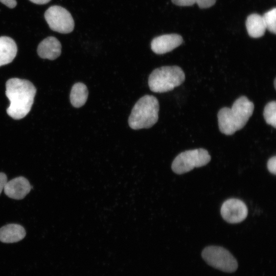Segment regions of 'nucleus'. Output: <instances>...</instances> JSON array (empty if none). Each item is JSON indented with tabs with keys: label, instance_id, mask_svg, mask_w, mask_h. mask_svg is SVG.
Masks as SVG:
<instances>
[{
	"label": "nucleus",
	"instance_id": "nucleus-9",
	"mask_svg": "<svg viewBox=\"0 0 276 276\" xmlns=\"http://www.w3.org/2000/svg\"><path fill=\"white\" fill-rule=\"evenodd\" d=\"M182 41V37L178 34H165L154 38L151 42V48L157 54H164L179 47Z\"/></svg>",
	"mask_w": 276,
	"mask_h": 276
},
{
	"label": "nucleus",
	"instance_id": "nucleus-21",
	"mask_svg": "<svg viewBox=\"0 0 276 276\" xmlns=\"http://www.w3.org/2000/svg\"><path fill=\"white\" fill-rule=\"evenodd\" d=\"M7 182V177L6 175L4 173L0 172V194Z\"/></svg>",
	"mask_w": 276,
	"mask_h": 276
},
{
	"label": "nucleus",
	"instance_id": "nucleus-1",
	"mask_svg": "<svg viewBox=\"0 0 276 276\" xmlns=\"http://www.w3.org/2000/svg\"><path fill=\"white\" fill-rule=\"evenodd\" d=\"M6 95L10 101L8 114L15 120L22 119L30 111L36 89L29 80L16 78L9 79L6 83Z\"/></svg>",
	"mask_w": 276,
	"mask_h": 276
},
{
	"label": "nucleus",
	"instance_id": "nucleus-7",
	"mask_svg": "<svg viewBox=\"0 0 276 276\" xmlns=\"http://www.w3.org/2000/svg\"><path fill=\"white\" fill-rule=\"evenodd\" d=\"M44 18L50 29L60 33L67 34L74 28V21L71 13L59 6H52L45 12Z\"/></svg>",
	"mask_w": 276,
	"mask_h": 276
},
{
	"label": "nucleus",
	"instance_id": "nucleus-6",
	"mask_svg": "<svg viewBox=\"0 0 276 276\" xmlns=\"http://www.w3.org/2000/svg\"><path fill=\"white\" fill-rule=\"evenodd\" d=\"M201 256L209 265L222 271L232 273L238 268V264L235 258L228 250L221 246H206L203 249Z\"/></svg>",
	"mask_w": 276,
	"mask_h": 276
},
{
	"label": "nucleus",
	"instance_id": "nucleus-16",
	"mask_svg": "<svg viewBox=\"0 0 276 276\" xmlns=\"http://www.w3.org/2000/svg\"><path fill=\"white\" fill-rule=\"evenodd\" d=\"M263 116L267 124L276 127V102L272 101L268 102L265 106Z\"/></svg>",
	"mask_w": 276,
	"mask_h": 276
},
{
	"label": "nucleus",
	"instance_id": "nucleus-12",
	"mask_svg": "<svg viewBox=\"0 0 276 276\" xmlns=\"http://www.w3.org/2000/svg\"><path fill=\"white\" fill-rule=\"evenodd\" d=\"M26 234V231L21 225L8 224L0 228V241L6 243L17 242L24 239Z\"/></svg>",
	"mask_w": 276,
	"mask_h": 276
},
{
	"label": "nucleus",
	"instance_id": "nucleus-8",
	"mask_svg": "<svg viewBox=\"0 0 276 276\" xmlns=\"http://www.w3.org/2000/svg\"><path fill=\"white\" fill-rule=\"evenodd\" d=\"M220 214L222 218L232 224L243 221L248 215V209L245 203L236 198L226 200L222 204Z\"/></svg>",
	"mask_w": 276,
	"mask_h": 276
},
{
	"label": "nucleus",
	"instance_id": "nucleus-14",
	"mask_svg": "<svg viewBox=\"0 0 276 276\" xmlns=\"http://www.w3.org/2000/svg\"><path fill=\"white\" fill-rule=\"evenodd\" d=\"M246 27L248 35L252 38L261 37L264 35L266 29L262 16L256 13L247 17Z\"/></svg>",
	"mask_w": 276,
	"mask_h": 276
},
{
	"label": "nucleus",
	"instance_id": "nucleus-18",
	"mask_svg": "<svg viewBox=\"0 0 276 276\" xmlns=\"http://www.w3.org/2000/svg\"><path fill=\"white\" fill-rule=\"evenodd\" d=\"M268 171L272 174H276V156L275 155L270 157L267 164Z\"/></svg>",
	"mask_w": 276,
	"mask_h": 276
},
{
	"label": "nucleus",
	"instance_id": "nucleus-17",
	"mask_svg": "<svg viewBox=\"0 0 276 276\" xmlns=\"http://www.w3.org/2000/svg\"><path fill=\"white\" fill-rule=\"evenodd\" d=\"M266 29L270 32H276V8L269 10L262 16Z\"/></svg>",
	"mask_w": 276,
	"mask_h": 276
},
{
	"label": "nucleus",
	"instance_id": "nucleus-3",
	"mask_svg": "<svg viewBox=\"0 0 276 276\" xmlns=\"http://www.w3.org/2000/svg\"><path fill=\"white\" fill-rule=\"evenodd\" d=\"M159 105L152 95H146L135 104L128 118L130 127L134 130L149 128L158 121Z\"/></svg>",
	"mask_w": 276,
	"mask_h": 276
},
{
	"label": "nucleus",
	"instance_id": "nucleus-4",
	"mask_svg": "<svg viewBox=\"0 0 276 276\" xmlns=\"http://www.w3.org/2000/svg\"><path fill=\"white\" fill-rule=\"evenodd\" d=\"M185 80V74L178 66H163L154 69L148 78L150 89L154 93H163L173 90Z\"/></svg>",
	"mask_w": 276,
	"mask_h": 276
},
{
	"label": "nucleus",
	"instance_id": "nucleus-11",
	"mask_svg": "<svg viewBox=\"0 0 276 276\" xmlns=\"http://www.w3.org/2000/svg\"><path fill=\"white\" fill-rule=\"evenodd\" d=\"M61 53V44L60 41L53 36H49L40 42L37 48V53L43 59L54 60Z\"/></svg>",
	"mask_w": 276,
	"mask_h": 276
},
{
	"label": "nucleus",
	"instance_id": "nucleus-2",
	"mask_svg": "<svg viewBox=\"0 0 276 276\" xmlns=\"http://www.w3.org/2000/svg\"><path fill=\"white\" fill-rule=\"evenodd\" d=\"M254 110L253 102L244 96L236 100L231 108H221L217 114L220 132L230 135L241 129L252 116Z\"/></svg>",
	"mask_w": 276,
	"mask_h": 276
},
{
	"label": "nucleus",
	"instance_id": "nucleus-10",
	"mask_svg": "<svg viewBox=\"0 0 276 276\" xmlns=\"http://www.w3.org/2000/svg\"><path fill=\"white\" fill-rule=\"evenodd\" d=\"M31 188L27 179L23 176H19L7 181L4 190L5 194L10 198L20 200L25 197Z\"/></svg>",
	"mask_w": 276,
	"mask_h": 276
},
{
	"label": "nucleus",
	"instance_id": "nucleus-22",
	"mask_svg": "<svg viewBox=\"0 0 276 276\" xmlns=\"http://www.w3.org/2000/svg\"><path fill=\"white\" fill-rule=\"evenodd\" d=\"M0 2L10 8H13L17 5L16 0H0Z\"/></svg>",
	"mask_w": 276,
	"mask_h": 276
},
{
	"label": "nucleus",
	"instance_id": "nucleus-15",
	"mask_svg": "<svg viewBox=\"0 0 276 276\" xmlns=\"http://www.w3.org/2000/svg\"><path fill=\"white\" fill-rule=\"evenodd\" d=\"M88 91L86 86L83 83L77 82L74 84L70 93V101L72 105L79 108L83 106L87 99Z\"/></svg>",
	"mask_w": 276,
	"mask_h": 276
},
{
	"label": "nucleus",
	"instance_id": "nucleus-24",
	"mask_svg": "<svg viewBox=\"0 0 276 276\" xmlns=\"http://www.w3.org/2000/svg\"><path fill=\"white\" fill-rule=\"evenodd\" d=\"M273 83H274V88L276 89V79L275 78L274 80V82H273Z\"/></svg>",
	"mask_w": 276,
	"mask_h": 276
},
{
	"label": "nucleus",
	"instance_id": "nucleus-13",
	"mask_svg": "<svg viewBox=\"0 0 276 276\" xmlns=\"http://www.w3.org/2000/svg\"><path fill=\"white\" fill-rule=\"evenodd\" d=\"M17 52L14 40L8 36L0 37V66L11 63Z\"/></svg>",
	"mask_w": 276,
	"mask_h": 276
},
{
	"label": "nucleus",
	"instance_id": "nucleus-19",
	"mask_svg": "<svg viewBox=\"0 0 276 276\" xmlns=\"http://www.w3.org/2000/svg\"><path fill=\"white\" fill-rule=\"evenodd\" d=\"M216 0H196V3L200 8H208L213 6Z\"/></svg>",
	"mask_w": 276,
	"mask_h": 276
},
{
	"label": "nucleus",
	"instance_id": "nucleus-23",
	"mask_svg": "<svg viewBox=\"0 0 276 276\" xmlns=\"http://www.w3.org/2000/svg\"><path fill=\"white\" fill-rule=\"evenodd\" d=\"M31 2L39 5L45 4L49 3L51 0H29Z\"/></svg>",
	"mask_w": 276,
	"mask_h": 276
},
{
	"label": "nucleus",
	"instance_id": "nucleus-5",
	"mask_svg": "<svg viewBox=\"0 0 276 276\" xmlns=\"http://www.w3.org/2000/svg\"><path fill=\"white\" fill-rule=\"evenodd\" d=\"M211 157L208 151L203 148L189 150L179 153L173 160L171 168L177 174L188 172L194 168L207 165Z\"/></svg>",
	"mask_w": 276,
	"mask_h": 276
},
{
	"label": "nucleus",
	"instance_id": "nucleus-20",
	"mask_svg": "<svg viewBox=\"0 0 276 276\" xmlns=\"http://www.w3.org/2000/svg\"><path fill=\"white\" fill-rule=\"evenodd\" d=\"M172 2L179 6H190L196 3V0H171Z\"/></svg>",
	"mask_w": 276,
	"mask_h": 276
}]
</instances>
